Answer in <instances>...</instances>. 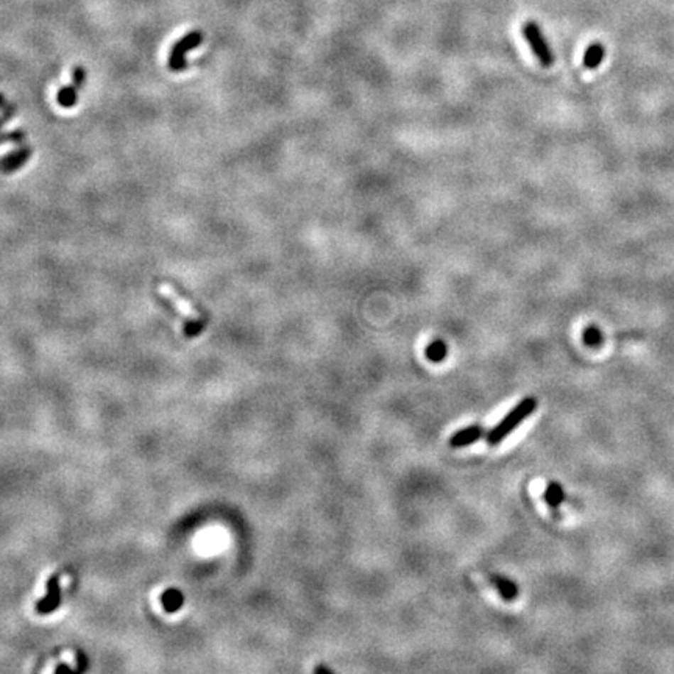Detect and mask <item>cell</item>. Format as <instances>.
<instances>
[{
  "label": "cell",
  "instance_id": "obj_1",
  "mask_svg": "<svg viewBox=\"0 0 674 674\" xmlns=\"http://www.w3.org/2000/svg\"><path fill=\"white\" fill-rule=\"evenodd\" d=\"M537 406H538V403L534 396H526V398H523L517 406H515L509 414L501 420V422L495 425L486 434V440L489 445H498V443H501L513 430H517L521 422H525V420L533 414V412L537 409Z\"/></svg>",
  "mask_w": 674,
  "mask_h": 674
},
{
  "label": "cell",
  "instance_id": "obj_2",
  "mask_svg": "<svg viewBox=\"0 0 674 674\" xmlns=\"http://www.w3.org/2000/svg\"><path fill=\"white\" fill-rule=\"evenodd\" d=\"M521 33L523 38L526 39V43L529 44L531 50L536 55V58L540 61V65L543 67H550L554 62V53L551 50V47L546 41L540 27L537 26L534 21H528L521 26Z\"/></svg>",
  "mask_w": 674,
  "mask_h": 674
},
{
  "label": "cell",
  "instance_id": "obj_3",
  "mask_svg": "<svg viewBox=\"0 0 674 674\" xmlns=\"http://www.w3.org/2000/svg\"><path fill=\"white\" fill-rule=\"evenodd\" d=\"M203 43V33L198 30L191 31V33L185 35L183 38L173 44L172 50L169 53V61L168 66L172 70V72H180V70H185L187 66L186 61V55L194 50L197 45H200Z\"/></svg>",
  "mask_w": 674,
  "mask_h": 674
},
{
  "label": "cell",
  "instance_id": "obj_4",
  "mask_svg": "<svg viewBox=\"0 0 674 674\" xmlns=\"http://www.w3.org/2000/svg\"><path fill=\"white\" fill-rule=\"evenodd\" d=\"M85 78H86L85 69L82 66H75L72 69V80H70V83L65 86V88H61L57 94V102L60 107L72 108L75 105L78 99V91H80V88L83 86Z\"/></svg>",
  "mask_w": 674,
  "mask_h": 674
},
{
  "label": "cell",
  "instance_id": "obj_5",
  "mask_svg": "<svg viewBox=\"0 0 674 674\" xmlns=\"http://www.w3.org/2000/svg\"><path fill=\"white\" fill-rule=\"evenodd\" d=\"M31 156V147L23 146L14 152L5 155L2 160H0V170L4 173H11L21 169L23 164H26Z\"/></svg>",
  "mask_w": 674,
  "mask_h": 674
},
{
  "label": "cell",
  "instance_id": "obj_6",
  "mask_svg": "<svg viewBox=\"0 0 674 674\" xmlns=\"http://www.w3.org/2000/svg\"><path fill=\"white\" fill-rule=\"evenodd\" d=\"M481 437H484V430L479 425H473L469 428H464V430L455 433L450 439V445L453 448H462V447H469L472 443L478 442Z\"/></svg>",
  "mask_w": 674,
  "mask_h": 674
},
{
  "label": "cell",
  "instance_id": "obj_7",
  "mask_svg": "<svg viewBox=\"0 0 674 674\" xmlns=\"http://www.w3.org/2000/svg\"><path fill=\"white\" fill-rule=\"evenodd\" d=\"M60 592H61V589H60V575H55L49 579V582H47V594H45L44 601H41L36 606V609L39 610V612L47 614V612H50V610H53L55 607H57L58 602H60Z\"/></svg>",
  "mask_w": 674,
  "mask_h": 674
},
{
  "label": "cell",
  "instance_id": "obj_8",
  "mask_svg": "<svg viewBox=\"0 0 674 674\" xmlns=\"http://www.w3.org/2000/svg\"><path fill=\"white\" fill-rule=\"evenodd\" d=\"M604 45L602 44H592L584 53V66L587 69H597L602 60H604Z\"/></svg>",
  "mask_w": 674,
  "mask_h": 674
},
{
  "label": "cell",
  "instance_id": "obj_9",
  "mask_svg": "<svg viewBox=\"0 0 674 674\" xmlns=\"http://www.w3.org/2000/svg\"><path fill=\"white\" fill-rule=\"evenodd\" d=\"M491 582H494L496 585V589L498 592L501 593V597L504 599H513L515 597H517V585H515L512 581H509V579H506L503 576H491Z\"/></svg>",
  "mask_w": 674,
  "mask_h": 674
},
{
  "label": "cell",
  "instance_id": "obj_10",
  "mask_svg": "<svg viewBox=\"0 0 674 674\" xmlns=\"http://www.w3.org/2000/svg\"><path fill=\"white\" fill-rule=\"evenodd\" d=\"M448 353V348L443 340H434L426 347V358L433 362H440Z\"/></svg>",
  "mask_w": 674,
  "mask_h": 674
},
{
  "label": "cell",
  "instance_id": "obj_11",
  "mask_svg": "<svg viewBox=\"0 0 674 674\" xmlns=\"http://www.w3.org/2000/svg\"><path fill=\"white\" fill-rule=\"evenodd\" d=\"M545 499L550 506L558 507L562 503V499H564V491H562V489L558 486V484L551 482L548 484V489H546L545 491Z\"/></svg>",
  "mask_w": 674,
  "mask_h": 674
},
{
  "label": "cell",
  "instance_id": "obj_12",
  "mask_svg": "<svg viewBox=\"0 0 674 674\" xmlns=\"http://www.w3.org/2000/svg\"><path fill=\"white\" fill-rule=\"evenodd\" d=\"M584 342L590 347H598L602 342V332L597 327L584 330Z\"/></svg>",
  "mask_w": 674,
  "mask_h": 674
},
{
  "label": "cell",
  "instance_id": "obj_13",
  "mask_svg": "<svg viewBox=\"0 0 674 674\" xmlns=\"http://www.w3.org/2000/svg\"><path fill=\"white\" fill-rule=\"evenodd\" d=\"M26 141V133L22 130H16L11 133H0V144L4 142H13V144H21Z\"/></svg>",
  "mask_w": 674,
  "mask_h": 674
},
{
  "label": "cell",
  "instance_id": "obj_14",
  "mask_svg": "<svg viewBox=\"0 0 674 674\" xmlns=\"http://www.w3.org/2000/svg\"><path fill=\"white\" fill-rule=\"evenodd\" d=\"M13 114H14V107H11V105L6 107V109L4 111V114L0 116V130H2L4 124H5V122L8 121V119H10Z\"/></svg>",
  "mask_w": 674,
  "mask_h": 674
},
{
  "label": "cell",
  "instance_id": "obj_15",
  "mask_svg": "<svg viewBox=\"0 0 674 674\" xmlns=\"http://www.w3.org/2000/svg\"><path fill=\"white\" fill-rule=\"evenodd\" d=\"M314 671L315 673H331V670H328L327 667H315Z\"/></svg>",
  "mask_w": 674,
  "mask_h": 674
},
{
  "label": "cell",
  "instance_id": "obj_16",
  "mask_svg": "<svg viewBox=\"0 0 674 674\" xmlns=\"http://www.w3.org/2000/svg\"><path fill=\"white\" fill-rule=\"evenodd\" d=\"M4 102H5V97L2 96V94H0V107H2V105H4Z\"/></svg>",
  "mask_w": 674,
  "mask_h": 674
}]
</instances>
